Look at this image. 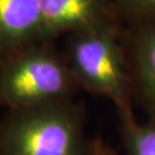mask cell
Masks as SVG:
<instances>
[{"instance_id":"6da1fadb","label":"cell","mask_w":155,"mask_h":155,"mask_svg":"<svg viewBox=\"0 0 155 155\" xmlns=\"http://www.w3.org/2000/svg\"><path fill=\"white\" fill-rule=\"evenodd\" d=\"M0 155H93L84 115L69 100L17 109L0 117Z\"/></svg>"},{"instance_id":"7a4b0ae2","label":"cell","mask_w":155,"mask_h":155,"mask_svg":"<svg viewBox=\"0 0 155 155\" xmlns=\"http://www.w3.org/2000/svg\"><path fill=\"white\" fill-rule=\"evenodd\" d=\"M43 43L0 61V106L6 109L69 100L77 83L71 69Z\"/></svg>"},{"instance_id":"ba28073f","label":"cell","mask_w":155,"mask_h":155,"mask_svg":"<svg viewBox=\"0 0 155 155\" xmlns=\"http://www.w3.org/2000/svg\"><path fill=\"white\" fill-rule=\"evenodd\" d=\"M120 5L143 16L155 17V0H117Z\"/></svg>"},{"instance_id":"5b68a950","label":"cell","mask_w":155,"mask_h":155,"mask_svg":"<svg viewBox=\"0 0 155 155\" xmlns=\"http://www.w3.org/2000/svg\"><path fill=\"white\" fill-rule=\"evenodd\" d=\"M43 40L39 0H0V61Z\"/></svg>"},{"instance_id":"30bf717a","label":"cell","mask_w":155,"mask_h":155,"mask_svg":"<svg viewBox=\"0 0 155 155\" xmlns=\"http://www.w3.org/2000/svg\"><path fill=\"white\" fill-rule=\"evenodd\" d=\"M93 155H99L98 150H97V148H95V145H94V140H93Z\"/></svg>"},{"instance_id":"9c48e42d","label":"cell","mask_w":155,"mask_h":155,"mask_svg":"<svg viewBox=\"0 0 155 155\" xmlns=\"http://www.w3.org/2000/svg\"><path fill=\"white\" fill-rule=\"evenodd\" d=\"M94 145H95V148L98 150L99 155H118L115 150H111L108 145H106L100 139H95L94 140Z\"/></svg>"},{"instance_id":"52a82bcc","label":"cell","mask_w":155,"mask_h":155,"mask_svg":"<svg viewBox=\"0 0 155 155\" xmlns=\"http://www.w3.org/2000/svg\"><path fill=\"white\" fill-rule=\"evenodd\" d=\"M137 64L145 89L155 106V27L146 29L139 36Z\"/></svg>"},{"instance_id":"3957f363","label":"cell","mask_w":155,"mask_h":155,"mask_svg":"<svg viewBox=\"0 0 155 155\" xmlns=\"http://www.w3.org/2000/svg\"><path fill=\"white\" fill-rule=\"evenodd\" d=\"M68 64L77 83L110 99L118 113L130 108L122 53L109 24L72 33Z\"/></svg>"},{"instance_id":"277c9868","label":"cell","mask_w":155,"mask_h":155,"mask_svg":"<svg viewBox=\"0 0 155 155\" xmlns=\"http://www.w3.org/2000/svg\"><path fill=\"white\" fill-rule=\"evenodd\" d=\"M43 40L108 25L106 0H39Z\"/></svg>"},{"instance_id":"8992f818","label":"cell","mask_w":155,"mask_h":155,"mask_svg":"<svg viewBox=\"0 0 155 155\" xmlns=\"http://www.w3.org/2000/svg\"><path fill=\"white\" fill-rule=\"evenodd\" d=\"M120 116L127 155H155V123H138L130 108L121 111Z\"/></svg>"}]
</instances>
